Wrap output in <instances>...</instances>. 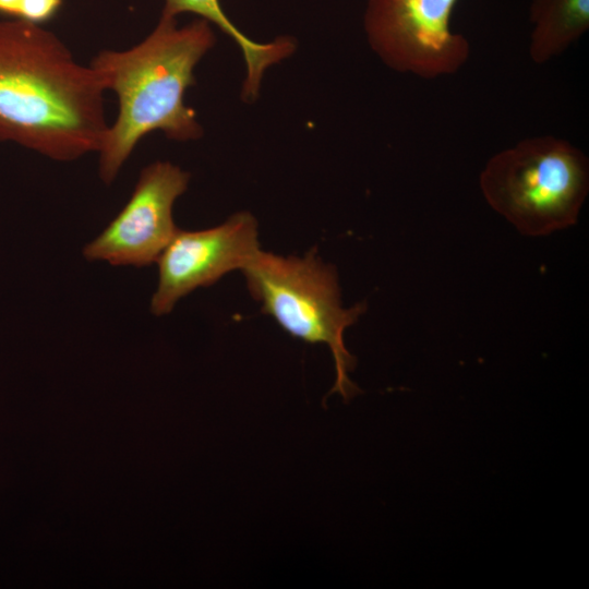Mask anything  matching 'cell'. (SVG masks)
<instances>
[{
    "label": "cell",
    "mask_w": 589,
    "mask_h": 589,
    "mask_svg": "<svg viewBox=\"0 0 589 589\" xmlns=\"http://www.w3.org/2000/svg\"><path fill=\"white\" fill-rule=\"evenodd\" d=\"M105 92L56 34L0 21V141L58 161L97 153L108 128Z\"/></svg>",
    "instance_id": "obj_1"
},
{
    "label": "cell",
    "mask_w": 589,
    "mask_h": 589,
    "mask_svg": "<svg viewBox=\"0 0 589 589\" xmlns=\"http://www.w3.org/2000/svg\"><path fill=\"white\" fill-rule=\"evenodd\" d=\"M215 45L212 24L197 19L179 27L160 16L156 27L127 50H101L89 63L105 91L118 99V115L97 152L99 177L110 184L137 143L153 131L176 141L199 139L196 112L184 104L194 69Z\"/></svg>",
    "instance_id": "obj_2"
},
{
    "label": "cell",
    "mask_w": 589,
    "mask_h": 589,
    "mask_svg": "<svg viewBox=\"0 0 589 589\" xmlns=\"http://www.w3.org/2000/svg\"><path fill=\"white\" fill-rule=\"evenodd\" d=\"M486 203L521 235L577 224L589 192V159L554 135H536L493 155L479 178Z\"/></svg>",
    "instance_id": "obj_3"
},
{
    "label": "cell",
    "mask_w": 589,
    "mask_h": 589,
    "mask_svg": "<svg viewBox=\"0 0 589 589\" xmlns=\"http://www.w3.org/2000/svg\"><path fill=\"white\" fill-rule=\"evenodd\" d=\"M241 272L262 312L292 337L328 346L336 371L328 395L337 393L348 401L358 394L359 388L348 376L357 360L345 346L344 332L364 313L366 304L341 306L336 269L324 264L314 250L303 257L259 250Z\"/></svg>",
    "instance_id": "obj_4"
},
{
    "label": "cell",
    "mask_w": 589,
    "mask_h": 589,
    "mask_svg": "<svg viewBox=\"0 0 589 589\" xmlns=\"http://www.w3.org/2000/svg\"><path fill=\"white\" fill-rule=\"evenodd\" d=\"M458 0H368L363 25L373 51L390 69L422 79L458 72L470 56L468 39L454 33Z\"/></svg>",
    "instance_id": "obj_5"
},
{
    "label": "cell",
    "mask_w": 589,
    "mask_h": 589,
    "mask_svg": "<svg viewBox=\"0 0 589 589\" xmlns=\"http://www.w3.org/2000/svg\"><path fill=\"white\" fill-rule=\"evenodd\" d=\"M189 180V172L169 161L146 166L123 208L84 247V257L116 266L143 267L157 262L178 231L172 208Z\"/></svg>",
    "instance_id": "obj_6"
},
{
    "label": "cell",
    "mask_w": 589,
    "mask_h": 589,
    "mask_svg": "<svg viewBox=\"0 0 589 589\" xmlns=\"http://www.w3.org/2000/svg\"><path fill=\"white\" fill-rule=\"evenodd\" d=\"M260 249L257 223L247 212L204 230L178 229L157 260L158 285L151 300L157 316L200 287H208L225 274L242 269Z\"/></svg>",
    "instance_id": "obj_7"
},
{
    "label": "cell",
    "mask_w": 589,
    "mask_h": 589,
    "mask_svg": "<svg viewBox=\"0 0 589 589\" xmlns=\"http://www.w3.org/2000/svg\"><path fill=\"white\" fill-rule=\"evenodd\" d=\"M182 13L196 14L199 19L216 25L238 45L247 68L242 86L245 101L256 99L265 70L291 56L296 49L294 40L289 37H278L269 43L249 38L227 16L219 0H165L160 16L176 19Z\"/></svg>",
    "instance_id": "obj_8"
},
{
    "label": "cell",
    "mask_w": 589,
    "mask_h": 589,
    "mask_svg": "<svg viewBox=\"0 0 589 589\" xmlns=\"http://www.w3.org/2000/svg\"><path fill=\"white\" fill-rule=\"evenodd\" d=\"M529 56L545 63L562 55L589 29V0H531Z\"/></svg>",
    "instance_id": "obj_9"
},
{
    "label": "cell",
    "mask_w": 589,
    "mask_h": 589,
    "mask_svg": "<svg viewBox=\"0 0 589 589\" xmlns=\"http://www.w3.org/2000/svg\"><path fill=\"white\" fill-rule=\"evenodd\" d=\"M62 3L63 0H23L19 19L40 25L50 21Z\"/></svg>",
    "instance_id": "obj_10"
},
{
    "label": "cell",
    "mask_w": 589,
    "mask_h": 589,
    "mask_svg": "<svg viewBox=\"0 0 589 589\" xmlns=\"http://www.w3.org/2000/svg\"><path fill=\"white\" fill-rule=\"evenodd\" d=\"M23 0H0V14L19 19Z\"/></svg>",
    "instance_id": "obj_11"
}]
</instances>
